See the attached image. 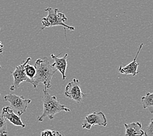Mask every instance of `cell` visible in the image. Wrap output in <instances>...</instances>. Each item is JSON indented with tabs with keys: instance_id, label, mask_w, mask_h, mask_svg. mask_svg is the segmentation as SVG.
<instances>
[{
	"instance_id": "6da1fadb",
	"label": "cell",
	"mask_w": 153,
	"mask_h": 136,
	"mask_svg": "<svg viewBox=\"0 0 153 136\" xmlns=\"http://www.w3.org/2000/svg\"><path fill=\"white\" fill-rule=\"evenodd\" d=\"M34 66L37 72L31 83L32 85L37 89L40 83H42L46 89H50L52 87L51 80L57 70L50 64L48 57L39 58L36 60Z\"/></svg>"
},
{
	"instance_id": "7a4b0ae2",
	"label": "cell",
	"mask_w": 153,
	"mask_h": 136,
	"mask_svg": "<svg viewBox=\"0 0 153 136\" xmlns=\"http://www.w3.org/2000/svg\"><path fill=\"white\" fill-rule=\"evenodd\" d=\"M43 92V113L38 118L39 122H42L46 117H48L50 120H53L56 114L61 111H71L70 109L60 104L55 95H50L46 88L44 89Z\"/></svg>"
},
{
	"instance_id": "3957f363",
	"label": "cell",
	"mask_w": 153,
	"mask_h": 136,
	"mask_svg": "<svg viewBox=\"0 0 153 136\" xmlns=\"http://www.w3.org/2000/svg\"><path fill=\"white\" fill-rule=\"evenodd\" d=\"M45 11L48 12V16L44 17L41 19V23L43 26L41 28L42 30L46 28L56 26H63L65 28V30L66 28L72 31L74 30L75 28L74 26H68L65 24V22L67 20V18L65 14L59 12L58 9H52V7H48Z\"/></svg>"
},
{
	"instance_id": "277c9868",
	"label": "cell",
	"mask_w": 153,
	"mask_h": 136,
	"mask_svg": "<svg viewBox=\"0 0 153 136\" xmlns=\"http://www.w3.org/2000/svg\"><path fill=\"white\" fill-rule=\"evenodd\" d=\"M4 100L10 103V107L15 110L18 115L21 116L26 111L28 105L31 102L30 99H25L23 95L9 94L4 96Z\"/></svg>"
},
{
	"instance_id": "5b68a950",
	"label": "cell",
	"mask_w": 153,
	"mask_h": 136,
	"mask_svg": "<svg viewBox=\"0 0 153 136\" xmlns=\"http://www.w3.org/2000/svg\"><path fill=\"white\" fill-rule=\"evenodd\" d=\"M65 95L67 98L73 100L78 104L82 103L83 98L87 95L86 94L82 92L80 82L77 79H74L66 86Z\"/></svg>"
},
{
	"instance_id": "8992f818",
	"label": "cell",
	"mask_w": 153,
	"mask_h": 136,
	"mask_svg": "<svg viewBox=\"0 0 153 136\" xmlns=\"http://www.w3.org/2000/svg\"><path fill=\"white\" fill-rule=\"evenodd\" d=\"M31 58L30 57H28L22 64L17 66L15 70L11 73L14 80L12 86L10 87V90H16L20 86V84L22 82H27L31 83V80L26 76L25 73V65L29 64V62L31 60Z\"/></svg>"
},
{
	"instance_id": "52a82bcc",
	"label": "cell",
	"mask_w": 153,
	"mask_h": 136,
	"mask_svg": "<svg viewBox=\"0 0 153 136\" xmlns=\"http://www.w3.org/2000/svg\"><path fill=\"white\" fill-rule=\"evenodd\" d=\"M108 124L107 118L102 112H93L89 114L85 117V120L82 124L83 128L90 130L93 126L99 125L105 127Z\"/></svg>"
},
{
	"instance_id": "ba28073f",
	"label": "cell",
	"mask_w": 153,
	"mask_h": 136,
	"mask_svg": "<svg viewBox=\"0 0 153 136\" xmlns=\"http://www.w3.org/2000/svg\"><path fill=\"white\" fill-rule=\"evenodd\" d=\"M1 114L6 120L9 121L14 126H21L22 128L25 127V125L22 121L20 116L17 114L14 113V110L10 107H4L2 109Z\"/></svg>"
},
{
	"instance_id": "9c48e42d",
	"label": "cell",
	"mask_w": 153,
	"mask_h": 136,
	"mask_svg": "<svg viewBox=\"0 0 153 136\" xmlns=\"http://www.w3.org/2000/svg\"><path fill=\"white\" fill-rule=\"evenodd\" d=\"M144 45L143 43H141L139 47V49H138L137 54L135 56L134 59L132 62H131L129 64L126 65L125 67H122L121 65H120L119 67L118 70L121 73V74H125V75H132V76H136L138 73L137 71V68L138 66H139V64L136 62L137 58L138 55L140 54V50H141L142 47Z\"/></svg>"
},
{
	"instance_id": "30bf717a",
	"label": "cell",
	"mask_w": 153,
	"mask_h": 136,
	"mask_svg": "<svg viewBox=\"0 0 153 136\" xmlns=\"http://www.w3.org/2000/svg\"><path fill=\"white\" fill-rule=\"evenodd\" d=\"M51 57L54 60V63L52 64L53 67L56 70L59 71L62 75V78L63 80L66 79V70L67 68V57L68 54H65V56L62 58H59L53 54H51Z\"/></svg>"
},
{
	"instance_id": "8fae6325",
	"label": "cell",
	"mask_w": 153,
	"mask_h": 136,
	"mask_svg": "<svg viewBox=\"0 0 153 136\" xmlns=\"http://www.w3.org/2000/svg\"><path fill=\"white\" fill-rule=\"evenodd\" d=\"M125 136H143L145 131L142 130L141 122H132L125 124Z\"/></svg>"
},
{
	"instance_id": "7c38bea8",
	"label": "cell",
	"mask_w": 153,
	"mask_h": 136,
	"mask_svg": "<svg viewBox=\"0 0 153 136\" xmlns=\"http://www.w3.org/2000/svg\"><path fill=\"white\" fill-rule=\"evenodd\" d=\"M141 104L144 109H147L149 112L153 114V92H147L145 96L142 97Z\"/></svg>"
},
{
	"instance_id": "4fadbf2b",
	"label": "cell",
	"mask_w": 153,
	"mask_h": 136,
	"mask_svg": "<svg viewBox=\"0 0 153 136\" xmlns=\"http://www.w3.org/2000/svg\"><path fill=\"white\" fill-rule=\"evenodd\" d=\"M36 72H37V71H36V68L35 66H33L29 64H27L26 65H25V75H26V76L28 77V78L31 80V83L36 75Z\"/></svg>"
},
{
	"instance_id": "5bb4252c",
	"label": "cell",
	"mask_w": 153,
	"mask_h": 136,
	"mask_svg": "<svg viewBox=\"0 0 153 136\" xmlns=\"http://www.w3.org/2000/svg\"><path fill=\"white\" fill-rule=\"evenodd\" d=\"M7 120L0 113V136H7L8 132L7 129Z\"/></svg>"
},
{
	"instance_id": "9a60e30c",
	"label": "cell",
	"mask_w": 153,
	"mask_h": 136,
	"mask_svg": "<svg viewBox=\"0 0 153 136\" xmlns=\"http://www.w3.org/2000/svg\"><path fill=\"white\" fill-rule=\"evenodd\" d=\"M145 136H153V119L150 120V123L145 130Z\"/></svg>"
},
{
	"instance_id": "2e32d148",
	"label": "cell",
	"mask_w": 153,
	"mask_h": 136,
	"mask_svg": "<svg viewBox=\"0 0 153 136\" xmlns=\"http://www.w3.org/2000/svg\"><path fill=\"white\" fill-rule=\"evenodd\" d=\"M53 131L49 129L45 130L41 132V136H52L53 135Z\"/></svg>"
},
{
	"instance_id": "e0dca14e",
	"label": "cell",
	"mask_w": 153,
	"mask_h": 136,
	"mask_svg": "<svg viewBox=\"0 0 153 136\" xmlns=\"http://www.w3.org/2000/svg\"><path fill=\"white\" fill-rule=\"evenodd\" d=\"M52 136H63V135H62L59 131L53 130V135Z\"/></svg>"
},
{
	"instance_id": "ac0fdd59",
	"label": "cell",
	"mask_w": 153,
	"mask_h": 136,
	"mask_svg": "<svg viewBox=\"0 0 153 136\" xmlns=\"http://www.w3.org/2000/svg\"><path fill=\"white\" fill-rule=\"evenodd\" d=\"M3 44L1 43V41H0V54L3 53Z\"/></svg>"
},
{
	"instance_id": "d6986e66",
	"label": "cell",
	"mask_w": 153,
	"mask_h": 136,
	"mask_svg": "<svg viewBox=\"0 0 153 136\" xmlns=\"http://www.w3.org/2000/svg\"><path fill=\"white\" fill-rule=\"evenodd\" d=\"M1 65H0V69H1Z\"/></svg>"
},
{
	"instance_id": "ffe728a7",
	"label": "cell",
	"mask_w": 153,
	"mask_h": 136,
	"mask_svg": "<svg viewBox=\"0 0 153 136\" xmlns=\"http://www.w3.org/2000/svg\"><path fill=\"white\" fill-rule=\"evenodd\" d=\"M0 30H1V28H0Z\"/></svg>"
},
{
	"instance_id": "44dd1931",
	"label": "cell",
	"mask_w": 153,
	"mask_h": 136,
	"mask_svg": "<svg viewBox=\"0 0 153 136\" xmlns=\"http://www.w3.org/2000/svg\"><path fill=\"white\" fill-rule=\"evenodd\" d=\"M0 95H1V94H0Z\"/></svg>"
}]
</instances>
